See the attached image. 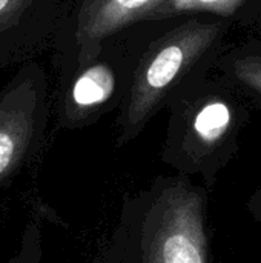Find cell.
<instances>
[{
    "instance_id": "cell-1",
    "label": "cell",
    "mask_w": 261,
    "mask_h": 263,
    "mask_svg": "<svg viewBox=\"0 0 261 263\" xmlns=\"http://www.w3.org/2000/svg\"><path fill=\"white\" fill-rule=\"evenodd\" d=\"M206 196L183 180L149 193L140 220V263H208Z\"/></svg>"
},
{
    "instance_id": "cell-3",
    "label": "cell",
    "mask_w": 261,
    "mask_h": 263,
    "mask_svg": "<svg viewBox=\"0 0 261 263\" xmlns=\"http://www.w3.org/2000/svg\"><path fill=\"white\" fill-rule=\"evenodd\" d=\"M166 0H82L75 45L80 66L91 65L102 51L103 42L125 26L142 20L154 18Z\"/></svg>"
},
{
    "instance_id": "cell-7",
    "label": "cell",
    "mask_w": 261,
    "mask_h": 263,
    "mask_svg": "<svg viewBox=\"0 0 261 263\" xmlns=\"http://www.w3.org/2000/svg\"><path fill=\"white\" fill-rule=\"evenodd\" d=\"M246 0H166L154 18L178 15L185 12H212L218 15L234 14Z\"/></svg>"
},
{
    "instance_id": "cell-5",
    "label": "cell",
    "mask_w": 261,
    "mask_h": 263,
    "mask_svg": "<svg viewBox=\"0 0 261 263\" xmlns=\"http://www.w3.org/2000/svg\"><path fill=\"white\" fill-rule=\"evenodd\" d=\"M115 89V76L105 63L88 65L72 83L66 111L80 117L105 103Z\"/></svg>"
},
{
    "instance_id": "cell-10",
    "label": "cell",
    "mask_w": 261,
    "mask_h": 263,
    "mask_svg": "<svg viewBox=\"0 0 261 263\" xmlns=\"http://www.w3.org/2000/svg\"><path fill=\"white\" fill-rule=\"evenodd\" d=\"M246 206H248L249 214H251L257 222H260L261 223V188L252 196V197H249Z\"/></svg>"
},
{
    "instance_id": "cell-8",
    "label": "cell",
    "mask_w": 261,
    "mask_h": 263,
    "mask_svg": "<svg viewBox=\"0 0 261 263\" xmlns=\"http://www.w3.org/2000/svg\"><path fill=\"white\" fill-rule=\"evenodd\" d=\"M235 76L249 88L261 94V59L260 57H245L234 62Z\"/></svg>"
},
{
    "instance_id": "cell-9",
    "label": "cell",
    "mask_w": 261,
    "mask_h": 263,
    "mask_svg": "<svg viewBox=\"0 0 261 263\" xmlns=\"http://www.w3.org/2000/svg\"><path fill=\"white\" fill-rule=\"evenodd\" d=\"M35 0H0V32L14 28Z\"/></svg>"
},
{
    "instance_id": "cell-4",
    "label": "cell",
    "mask_w": 261,
    "mask_h": 263,
    "mask_svg": "<svg viewBox=\"0 0 261 263\" xmlns=\"http://www.w3.org/2000/svg\"><path fill=\"white\" fill-rule=\"evenodd\" d=\"M37 86L31 79L18 80L0 99V176L25 149L37 109Z\"/></svg>"
},
{
    "instance_id": "cell-2",
    "label": "cell",
    "mask_w": 261,
    "mask_h": 263,
    "mask_svg": "<svg viewBox=\"0 0 261 263\" xmlns=\"http://www.w3.org/2000/svg\"><path fill=\"white\" fill-rule=\"evenodd\" d=\"M218 23L189 22L157 40L134 74L118 143L135 137L174 82L214 43Z\"/></svg>"
},
{
    "instance_id": "cell-6",
    "label": "cell",
    "mask_w": 261,
    "mask_h": 263,
    "mask_svg": "<svg viewBox=\"0 0 261 263\" xmlns=\"http://www.w3.org/2000/svg\"><path fill=\"white\" fill-rule=\"evenodd\" d=\"M231 126V109L225 102L214 100L205 105L194 119L192 123V142L189 154L192 163L198 165L200 154H211L217 148Z\"/></svg>"
}]
</instances>
